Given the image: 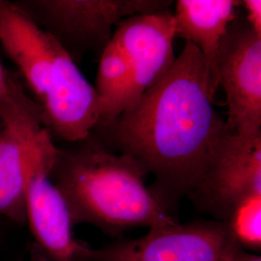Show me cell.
<instances>
[{"label": "cell", "mask_w": 261, "mask_h": 261, "mask_svg": "<svg viewBox=\"0 0 261 261\" xmlns=\"http://www.w3.org/2000/svg\"><path fill=\"white\" fill-rule=\"evenodd\" d=\"M128 86L129 68L126 58L112 39L99 57L94 87L100 99L101 116L96 128L112 123L124 111Z\"/></svg>", "instance_id": "cell-13"}, {"label": "cell", "mask_w": 261, "mask_h": 261, "mask_svg": "<svg viewBox=\"0 0 261 261\" xmlns=\"http://www.w3.org/2000/svg\"><path fill=\"white\" fill-rule=\"evenodd\" d=\"M216 92L204 58L186 42L158 84L92 134L154 177L150 191L172 214L197 186L217 141L228 130L215 110Z\"/></svg>", "instance_id": "cell-1"}, {"label": "cell", "mask_w": 261, "mask_h": 261, "mask_svg": "<svg viewBox=\"0 0 261 261\" xmlns=\"http://www.w3.org/2000/svg\"><path fill=\"white\" fill-rule=\"evenodd\" d=\"M175 38L171 10L132 16L117 24L112 39L129 68L124 111L168 74L176 58Z\"/></svg>", "instance_id": "cell-9"}, {"label": "cell", "mask_w": 261, "mask_h": 261, "mask_svg": "<svg viewBox=\"0 0 261 261\" xmlns=\"http://www.w3.org/2000/svg\"><path fill=\"white\" fill-rule=\"evenodd\" d=\"M40 105L49 135L69 143L85 140L100 120L101 103L95 87L60 45Z\"/></svg>", "instance_id": "cell-10"}, {"label": "cell", "mask_w": 261, "mask_h": 261, "mask_svg": "<svg viewBox=\"0 0 261 261\" xmlns=\"http://www.w3.org/2000/svg\"><path fill=\"white\" fill-rule=\"evenodd\" d=\"M0 217L27 224L28 152L44 125L41 105L28 97L13 74L0 99Z\"/></svg>", "instance_id": "cell-6"}, {"label": "cell", "mask_w": 261, "mask_h": 261, "mask_svg": "<svg viewBox=\"0 0 261 261\" xmlns=\"http://www.w3.org/2000/svg\"><path fill=\"white\" fill-rule=\"evenodd\" d=\"M234 242L247 252L261 250V193L238 202L223 221Z\"/></svg>", "instance_id": "cell-14"}, {"label": "cell", "mask_w": 261, "mask_h": 261, "mask_svg": "<svg viewBox=\"0 0 261 261\" xmlns=\"http://www.w3.org/2000/svg\"><path fill=\"white\" fill-rule=\"evenodd\" d=\"M0 129H1V127H0Z\"/></svg>", "instance_id": "cell-18"}, {"label": "cell", "mask_w": 261, "mask_h": 261, "mask_svg": "<svg viewBox=\"0 0 261 261\" xmlns=\"http://www.w3.org/2000/svg\"><path fill=\"white\" fill-rule=\"evenodd\" d=\"M0 43L40 103L59 44L15 2L0 0Z\"/></svg>", "instance_id": "cell-11"}, {"label": "cell", "mask_w": 261, "mask_h": 261, "mask_svg": "<svg viewBox=\"0 0 261 261\" xmlns=\"http://www.w3.org/2000/svg\"><path fill=\"white\" fill-rule=\"evenodd\" d=\"M231 261H261L259 254L253 252H247L240 248L237 252H235L233 258Z\"/></svg>", "instance_id": "cell-16"}, {"label": "cell", "mask_w": 261, "mask_h": 261, "mask_svg": "<svg viewBox=\"0 0 261 261\" xmlns=\"http://www.w3.org/2000/svg\"><path fill=\"white\" fill-rule=\"evenodd\" d=\"M77 61L98 56L117 24L132 16L170 10L171 0H21L15 2Z\"/></svg>", "instance_id": "cell-3"}, {"label": "cell", "mask_w": 261, "mask_h": 261, "mask_svg": "<svg viewBox=\"0 0 261 261\" xmlns=\"http://www.w3.org/2000/svg\"><path fill=\"white\" fill-rule=\"evenodd\" d=\"M216 70L226 98L228 130L241 136L261 134V35L244 17L227 28Z\"/></svg>", "instance_id": "cell-7"}, {"label": "cell", "mask_w": 261, "mask_h": 261, "mask_svg": "<svg viewBox=\"0 0 261 261\" xmlns=\"http://www.w3.org/2000/svg\"><path fill=\"white\" fill-rule=\"evenodd\" d=\"M245 9L244 19L252 30L261 35V1L260 0H243Z\"/></svg>", "instance_id": "cell-15"}, {"label": "cell", "mask_w": 261, "mask_h": 261, "mask_svg": "<svg viewBox=\"0 0 261 261\" xmlns=\"http://www.w3.org/2000/svg\"><path fill=\"white\" fill-rule=\"evenodd\" d=\"M242 1L178 0L172 12L175 37L183 38L198 49L219 89L216 61L229 24L239 16Z\"/></svg>", "instance_id": "cell-12"}, {"label": "cell", "mask_w": 261, "mask_h": 261, "mask_svg": "<svg viewBox=\"0 0 261 261\" xmlns=\"http://www.w3.org/2000/svg\"><path fill=\"white\" fill-rule=\"evenodd\" d=\"M256 193H261V134L241 136L226 130L188 197L196 208L223 222L238 202Z\"/></svg>", "instance_id": "cell-8"}, {"label": "cell", "mask_w": 261, "mask_h": 261, "mask_svg": "<svg viewBox=\"0 0 261 261\" xmlns=\"http://www.w3.org/2000/svg\"><path fill=\"white\" fill-rule=\"evenodd\" d=\"M10 73L7 72L2 64L0 63V99L3 97V95L6 92L8 83H9Z\"/></svg>", "instance_id": "cell-17"}, {"label": "cell", "mask_w": 261, "mask_h": 261, "mask_svg": "<svg viewBox=\"0 0 261 261\" xmlns=\"http://www.w3.org/2000/svg\"><path fill=\"white\" fill-rule=\"evenodd\" d=\"M71 147H56L50 178L74 225L91 224L119 235L136 227L179 223L150 191L130 159L108 149L93 134Z\"/></svg>", "instance_id": "cell-2"}, {"label": "cell", "mask_w": 261, "mask_h": 261, "mask_svg": "<svg viewBox=\"0 0 261 261\" xmlns=\"http://www.w3.org/2000/svg\"><path fill=\"white\" fill-rule=\"evenodd\" d=\"M239 249L223 222L200 220L108 244L95 249L94 261H231Z\"/></svg>", "instance_id": "cell-5"}, {"label": "cell", "mask_w": 261, "mask_h": 261, "mask_svg": "<svg viewBox=\"0 0 261 261\" xmlns=\"http://www.w3.org/2000/svg\"><path fill=\"white\" fill-rule=\"evenodd\" d=\"M56 146L46 128L30 145L25 189L27 224L34 261H94L95 249L75 238L63 196L50 178Z\"/></svg>", "instance_id": "cell-4"}]
</instances>
